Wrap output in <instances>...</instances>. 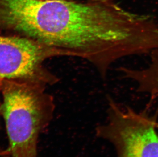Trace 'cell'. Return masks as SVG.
<instances>
[{
	"label": "cell",
	"instance_id": "cell-3",
	"mask_svg": "<svg viewBox=\"0 0 158 157\" xmlns=\"http://www.w3.org/2000/svg\"><path fill=\"white\" fill-rule=\"evenodd\" d=\"M157 129L156 119L109 99L107 122L96 132L114 146L117 157H158Z\"/></svg>",
	"mask_w": 158,
	"mask_h": 157
},
{
	"label": "cell",
	"instance_id": "cell-1",
	"mask_svg": "<svg viewBox=\"0 0 158 157\" xmlns=\"http://www.w3.org/2000/svg\"><path fill=\"white\" fill-rule=\"evenodd\" d=\"M139 16L114 0H0V34L31 39L86 60L103 79L140 40Z\"/></svg>",
	"mask_w": 158,
	"mask_h": 157
},
{
	"label": "cell",
	"instance_id": "cell-5",
	"mask_svg": "<svg viewBox=\"0 0 158 157\" xmlns=\"http://www.w3.org/2000/svg\"><path fill=\"white\" fill-rule=\"evenodd\" d=\"M150 57L148 66L138 73V83L142 92L158 98V49L151 52Z\"/></svg>",
	"mask_w": 158,
	"mask_h": 157
},
{
	"label": "cell",
	"instance_id": "cell-4",
	"mask_svg": "<svg viewBox=\"0 0 158 157\" xmlns=\"http://www.w3.org/2000/svg\"><path fill=\"white\" fill-rule=\"evenodd\" d=\"M64 56L70 57L67 52L31 39L0 34V81L55 84L59 78L45 67L44 63Z\"/></svg>",
	"mask_w": 158,
	"mask_h": 157
},
{
	"label": "cell",
	"instance_id": "cell-2",
	"mask_svg": "<svg viewBox=\"0 0 158 157\" xmlns=\"http://www.w3.org/2000/svg\"><path fill=\"white\" fill-rule=\"evenodd\" d=\"M47 86L28 82L0 81L1 111L11 157H37L39 136L52 119L53 96Z\"/></svg>",
	"mask_w": 158,
	"mask_h": 157
},
{
	"label": "cell",
	"instance_id": "cell-6",
	"mask_svg": "<svg viewBox=\"0 0 158 157\" xmlns=\"http://www.w3.org/2000/svg\"><path fill=\"white\" fill-rule=\"evenodd\" d=\"M85 1H96V0H85Z\"/></svg>",
	"mask_w": 158,
	"mask_h": 157
}]
</instances>
